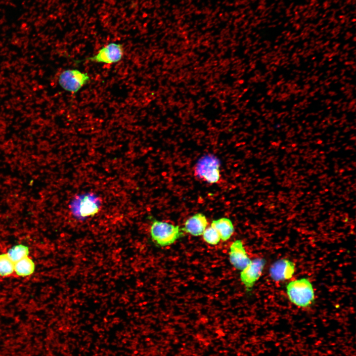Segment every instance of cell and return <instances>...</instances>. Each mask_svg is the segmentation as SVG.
Masks as SVG:
<instances>
[{"mask_svg":"<svg viewBox=\"0 0 356 356\" xmlns=\"http://www.w3.org/2000/svg\"><path fill=\"white\" fill-rule=\"evenodd\" d=\"M289 301L302 308L311 307L314 301L313 285L308 278H301L289 282L286 287Z\"/></svg>","mask_w":356,"mask_h":356,"instance_id":"obj_1","label":"cell"},{"mask_svg":"<svg viewBox=\"0 0 356 356\" xmlns=\"http://www.w3.org/2000/svg\"><path fill=\"white\" fill-rule=\"evenodd\" d=\"M151 220L150 232L151 239L157 245L165 247L173 244L183 235L178 225L150 218Z\"/></svg>","mask_w":356,"mask_h":356,"instance_id":"obj_2","label":"cell"},{"mask_svg":"<svg viewBox=\"0 0 356 356\" xmlns=\"http://www.w3.org/2000/svg\"><path fill=\"white\" fill-rule=\"evenodd\" d=\"M219 159L213 154L201 158L194 168V175L198 179L209 183H216L221 179Z\"/></svg>","mask_w":356,"mask_h":356,"instance_id":"obj_3","label":"cell"},{"mask_svg":"<svg viewBox=\"0 0 356 356\" xmlns=\"http://www.w3.org/2000/svg\"><path fill=\"white\" fill-rule=\"evenodd\" d=\"M100 202L98 197L91 194H84L76 197L70 205L73 214L78 219L92 217L98 213Z\"/></svg>","mask_w":356,"mask_h":356,"instance_id":"obj_4","label":"cell"},{"mask_svg":"<svg viewBox=\"0 0 356 356\" xmlns=\"http://www.w3.org/2000/svg\"><path fill=\"white\" fill-rule=\"evenodd\" d=\"M90 80L87 72L77 69H68L59 74L58 83L64 90L72 93L78 92Z\"/></svg>","mask_w":356,"mask_h":356,"instance_id":"obj_5","label":"cell"},{"mask_svg":"<svg viewBox=\"0 0 356 356\" xmlns=\"http://www.w3.org/2000/svg\"><path fill=\"white\" fill-rule=\"evenodd\" d=\"M125 54L123 45L120 43L111 42L101 47L92 56L86 60L99 63L112 64L122 60Z\"/></svg>","mask_w":356,"mask_h":356,"instance_id":"obj_6","label":"cell"},{"mask_svg":"<svg viewBox=\"0 0 356 356\" xmlns=\"http://www.w3.org/2000/svg\"><path fill=\"white\" fill-rule=\"evenodd\" d=\"M266 261L264 258H258L251 260L240 272V279L248 291H250L256 282L261 277Z\"/></svg>","mask_w":356,"mask_h":356,"instance_id":"obj_7","label":"cell"},{"mask_svg":"<svg viewBox=\"0 0 356 356\" xmlns=\"http://www.w3.org/2000/svg\"><path fill=\"white\" fill-rule=\"evenodd\" d=\"M295 271L294 263L288 259H280L274 262L269 269L270 278L274 281L291 279Z\"/></svg>","mask_w":356,"mask_h":356,"instance_id":"obj_8","label":"cell"},{"mask_svg":"<svg viewBox=\"0 0 356 356\" xmlns=\"http://www.w3.org/2000/svg\"><path fill=\"white\" fill-rule=\"evenodd\" d=\"M229 260L233 267L242 270L251 260L249 258L241 240H236L230 246Z\"/></svg>","mask_w":356,"mask_h":356,"instance_id":"obj_9","label":"cell"},{"mask_svg":"<svg viewBox=\"0 0 356 356\" xmlns=\"http://www.w3.org/2000/svg\"><path fill=\"white\" fill-rule=\"evenodd\" d=\"M207 225L208 221L206 216L199 213L187 219L181 229L182 232L198 236L202 235Z\"/></svg>","mask_w":356,"mask_h":356,"instance_id":"obj_10","label":"cell"},{"mask_svg":"<svg viewBox=\"0 0 356 356\" xmlns=\"http://www.w3.org/2000/svg\"><path fill=\"white\" fill-rule=\"evenodd\" d=\"M211 226L219 233L221 239L223 241L228 240L234 231V228L231 221L226 218H222L213 220Z\"/></svg>","mask_w":356,"mask_h":356,"instance_id":"obj_11","label":"cell"},{"mask_svg":"<svg viewBox=\"0 0 356 356\" xmlns=\"http://www.w3.org/2000/svg\"><path fill=\"white\" fill-rule=\"evenodd\" d=\"M35 269V263L28 256L14 263V271L19 276L30 275L33 273Z\"/></svg>","mask_w":356,"mask_h":356,"instance_id":"obj_12","label":"cell"},{"mask_svg":"<svg viewBox=\"0 0 356 356\" xmlns=\"http://www.w3.org/2000/svg\"><path fill=\"white\" fill-rule=\"evenodd\" d=\"M7 255L13 263L28 256L29 249L28 246L23 244H17L10 248L7 253Z\"/></svg>","mask_w":356,"mask_h":356,"instance_id":"obj_13","label":"cell"},{"mask_svg":"<svg viewBox=\"0 0 356 356\" xmlns=\"http://www.w3.org/2000/svg\"><path fill=\"white\" fill-rule=\"evenodd\" d=\"M14 263L7 254H0V276H8L14 272Z\"/></svg>","mask_w":356,"mask_h":356,"instance_id":"obj_14","label":"cell"},{"mask_svg":"<svg viewBox=\"0 0 356 356\" xmlns=\"http://www.w3.org/2000/svg\"><path fill=\"white\" fill-rule=\"evenodd\" d=\"M202 235L204 240L210 245H217L221 240L219 233L211 226L206 228Z\"/></svg>","mask_w":356,"mask_h":356,"instance_id":"obj_15","label":"cell"}]
</instances>
